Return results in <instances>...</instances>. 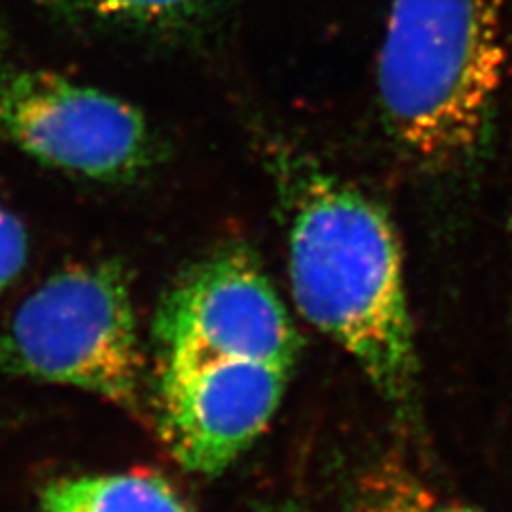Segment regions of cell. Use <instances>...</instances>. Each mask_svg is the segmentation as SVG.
I'll list each match as a JSON object with an SVG mask.
<instances>
[{"mask_svg": "<svg viewBox=\"0 0 512 512\" xmlns=\"http://www.w3.org/2000/svg\"><path fill=\"white\" fill-rule=\"evenodd\" d=\"M288 222L297 310L359 363L387 402L406 410L419 359L389 214L357 186L306 169L293 186Z\"/></svg>", "mask_w": 512, "mask_h": 512, "instance_id": "obj_2", "label": "cell"}, {"mask_svg": "<svg viewBox=\"0 0 512 512\" xmlns=\"http://www.w3.org/2000/svg\"><path fill=\"white\" fill-rule=\"evenodd\" d=\"M286 378L261 361L160 363L158 434L182 468L218 474L263 434Z\"/></svg>", "mask_w": 512, "mask_h": 512, "instance_id": "obj_6", "label": "cell"}, {"mask_svg": "<svg viewBox=\"0 0 512 512\" xmlns=\"http://www.w3.org/2000/svg\"><path fill=\"white\" fill-rule=\"evenodd\" d=\"M160 363L261 361L291 372L301 338L259 259L222 246L175 278L156 310Z\"/></svg>", "mask_w": 512, "mask_h": 512, "instance_id": "obj_4", "label": "cell"}, {"mask_svg": "<svg viewBox=\"0 0 512 512\" xmlns=\"http://www.w3.org/2000/svg\"><path fill=\"white\" fill-rule=\"evenodd\" d=\"M508 73L504 0H391L378 56L384 133L436 188H472L493 156Z\"/></svg>", "mask_w": 512, "mask_h": 512, "instance_id": "obj_1", "label": "cell"}, {"mask_svg": "<svg viewBox=\"0 0 512 512\" xmlns=\"http://www.w3.org/2000/svg\"><path fill=\"white\" fill-rule=\"evenodd\" d=\"M0 370L135 410L143 355L124 269L105 261L47 278L0 335Z\"/></svg>", "mask_w": 512, "mask_h": 512, "instance_id": "obj_3", "label": "cell"}, {"mask_svg": "<svg viewBox=\"0 0 512 512\" xmlns=\"http://www.w3.org/2000/svg\"><path fill=\"white\" fill-rule=\"evenodd\" d=\"M0 56H3V35H0Z\"/></svg>", "mask_w": 512, "mask_h": 512, "instance_id": "obj_12", "label": "cell"}, {"mask_svg": "<svg viewBox=\"0 0 512 512\" xmlns=\"http://www.w3.org/2000/svg\"><path fill=\"white\" fill-rule=\"evenodd\" d=\"M62 11L126 26H173L203 13L214 0H50Z\"/></svg>", "mask_w": 512, "mask_h": 512, "instance_id": "obj_9", "label": "cell"}, {"mask_svg": "<svg viewBox=\"0 0 512 512\" xmlns=\"http://www.w3.org/2000/svg\"><path fill=\"white\" fill-rule=\"evenodd\" d=\"M350 512H480L476 506L446 498L423 480L397 466H382L367 474Z\"/></svg>", "mask_w": 512, "mask_h": 512, "instance_id": "obj_8", "label": "cell"}, {"mask_svg": "<svg viewBox=\"0 0 512 512\" xmlns=\"http://www.w3.org/2000/svg\"><path fill=\"white\" fill-rule=\"evenodd\" d=\"M41 512H190L180 493L154 472L64 478L45 489Z\"/></svg>", "mask_w": 512, "mask_h": 512, "instance_id": "obj_7", "label": "cell"}, {"mask_svg": "<svg viewBox=\"0 0 512 512\" xmlns=\"http://www.w3.org/2000/svg\"><path fill=\"white\" fill-rule=\"evenodd\" d=\"M274 512H306V510H301V508H297V506H284V508H276Z\"/></svg>", "mask_w": 512, "mask_h": 512, "instance_id": "obj_11", "label": "cell"}, {"mask_svg": "<svg viewBox=\"0 0 512 512\" xmlns=\"http://www.w3.org/2000/svg\"><path fill=\"white\" fill-rule=\"evenodd\" d=\"M0 133L39 163L94 182L135 180L156 156L137 107L47 71L0 77Z\"/></svg>", "mask_w": 512, "mask_h": 512, "instance_id": "obj_5", "label": "cell"}, {"mask_svg": "<svg viewBox=\"0 0 512 512\" xmlns=\"http://www.w3.org/2000/svg\"><path fill=\"white\" fill-rule=\"evenodd\" d=\"M28 259V235L24 224L0 207V293L20 276Z\"/></svg>", "mask_w": 512, "mask_h": 512, "instance_id": "obj_10", "label": "cell"}]
</instances>
